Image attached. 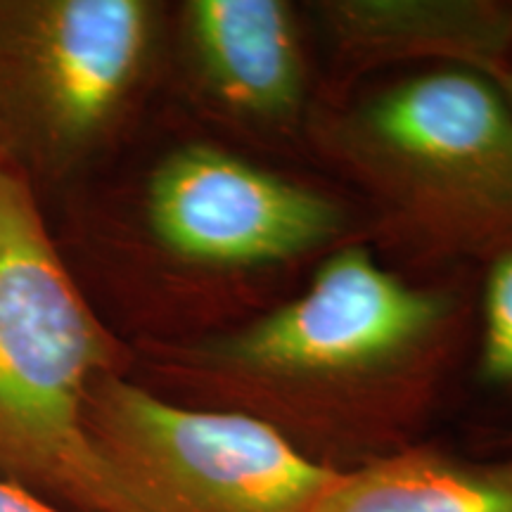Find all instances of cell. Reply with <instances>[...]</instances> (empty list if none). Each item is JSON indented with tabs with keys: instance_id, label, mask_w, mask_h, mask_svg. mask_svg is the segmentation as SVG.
I'll use <instances>...</instances> for the list:
<instances>
[{
	"instance_id": "6da1fadb",
	"label": "cell",
	"mask_w": 512,
	"mask_h": 512,
	"mask_svg": "<svg viewBox=\"0 0 512 512\" xmlns=\"http://www.w3.org/2000/svg\"><path fill=\"white\" fill-rule=\"evenodd\" d=\"M465 302L332 252L297 297L174 351L216 406L256 418L318 463L347 470L408 446L465 328Z\"/></svg>"
},
{
	"instance_id": "7a4b0ae2",
	"label": "cell",
	"mask_w": 512,
	"mask_h": 512,
	"mask_svg": "<svg viewBox=\"0 0 512 512\" xmlns=\"http://www.w3.org/2000/svg\"><path fill=\"white\" fill-rule=\"evenodd\" d=\"M114 342L62 266L31 188L0 157V465L86 512H131L86 403Z\"/></svg>"
},
{
	"instance_id": "3957f363",
	"label": "cell",
	"mask_w": 512,
	"mask_h": 512,
	"mask_svg": "<svg viewBox=\"0 0 512 512\" xmlns=\"http://www.w3.org/2000/svg\"><path fill=\"white\" fill-rule=\"evenodd\" d=\"M320 145L415 245L489 256L512 238V110L482 74L406 76L325 119Z\"/></svg>"
},
{
	"instance_id": "277c9868",
	"label": "cell",
	"mask_w": 512,
	"mask_h": 512,
	"mask_svg": "<svg viewBox=\"0 0 512 512\" xmlns=\"http://www.w3.org/2000/svg\"><path fill=\"white\" fill-rule=\"evenodd\" d=\"M86 422L131 512H311L337 477L266 422L105 373Z\"/></svg>"
},
{
	"instance_id": "5b68a950",
	"label": "cell",
	"mask_w": 512,
	"mask_h": 512,
	"mask_svg": "<svg viewBox=\"0 0 512 512\" xmlns=\"http://www.w3.org/2000/svg\"><path fill=\"white\" fill-rule=\"evenodd\" d=\"M145 0L0 3V133L48 166L72 164L110 128L150 55Z\"/></svg>"
},
{
	"instance_id": "8992f818",
	"label": "cell",
	"mask_w": 512,
	"mask_h": 512,
	"mask_svg": "<svg viewBox=\"0 0 512 512\" xmlns=\"http://www.w3.org/2000/svg\"><path fill=\"white\" fill-rule=\"evenodd\" d=\"M147 226L166 252L204 268H266L330 247L347 230L325 192L216 145L190 143L152 171Z\"/></svg>"
},
{
	"instance_id": "52a82bcc",
	"label": "cell",
	"mask_w": 512,
	"mask_h": 512,
	"mask_svg": "<svg viewBox=\"0 0 512 512\" xmlns=\"http://www.w3.org/2000/svg\"><path fill=\"white\" fill-rule=\"evenodd\" d=\"M188 53L204 93L256 128L299 124L309 95L302 24L285 0H190Z\"/></svg>"
},
{
	"instance_id": "ba28073f",
	"label": "cell",
	"mask_w": 512,
	"mask_h": 512,
	"mask_svg": "<svg viewBox=\"0 0 512 512\" xmlns=\"http://www.w3.org/2000/svg\"><path fill=\"white\" fill-rule=\"evenodd\" d=\"M311 12L356 72L422 60L496 83L512 55V3L498 0H320Z\"/></svg>"
},
{
	"instance_id": "9c48e42d",
	"label": "cell",
	"mask_w": 512,
	"mask_h": 512,
	"mask_svg": "<svg viewBox=\"0 0 512 512\" xmlns=\"http://www.w3.org/2000/svg\"><path fill=\"white\" fill-rule=\"evenodd\" d=\"M311 512H512V458L408 444L339 470Z\"/></svg>"
},
{
	"instance_id": "30bf717a",
	"label": "cell",
	"mask_w": 512,
	"mask_h": 512,
	"mask_svg": "<svg viewBox=\"0 0 512 512\" xmlns=\"http://www.w3.org/2000/svg\"><path fill=\"white\" fill-rule=\"evenodd\" d=\"M477 380L512 403V238L489 254L479 297Z\"/></svg>"
},
{
	"instance_id": "8fae6325",
	"label": "cell",
	"mask_w": 512,
	"mask_h": 512,
	"mask_svg": "<svg viewBox=\"0 0 512 512\" xmlns=\"http://www.w3.org/2000/svg\"><path fill=\"white\" fill-rule=\"evenodd\" d=\"M0 512H62L34 494H29L22 486L5 482L0 477Z\"/></svg>"
},
{
	"instance_id": "7c38bea8",
	"label": "cell",
	"mask_w": 512,
	"mask_h": 512,
	"mask_svg": "<svg viewBox=\"0 0 512 512\" xmlns=\"http://www.w3.org/2000/svg\"><path fill=\"white\" fill-rule=\"evenodd\" d=\"M496 86H498V91H501V95L505 98V102H508V107L512 110V55H510L508 64H505V69H503L501 79L496 81Z\"/></svg>"
}]
</instances>
